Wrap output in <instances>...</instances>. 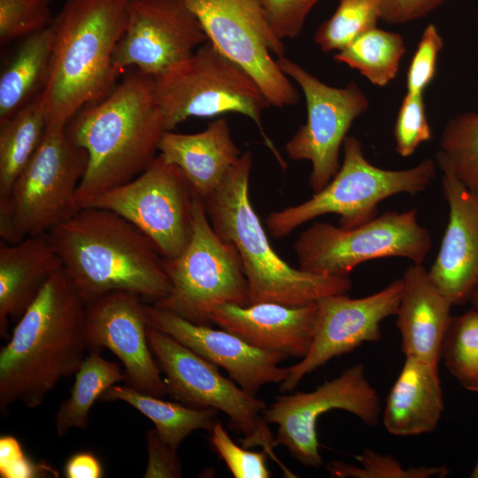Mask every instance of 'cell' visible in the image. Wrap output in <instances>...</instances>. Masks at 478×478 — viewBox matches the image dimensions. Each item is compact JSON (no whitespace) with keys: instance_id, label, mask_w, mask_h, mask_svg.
Returning <instances> with one entry per match:
<instances>
[{"instance_id":"74e56055","label":"cell","mask_w":478,"mask_h":478,"mask_svg":"<svg viewBox=\"0 0 478 478\" xmlns=\"http://www.w3.org/2000/svg\"><path fill=\"white\" fill-rule=\"evenodd\" d=\"M443 40L434 24L424 29L406 73L408 93L423 94L433 81Z\"/></svg>"},{"instance_id":"ac0fdd59","label":"cell","mask_w":478,"mask_h":478,"mask_svg":"<svg viewBox=\"0 0 478 478\" xmlns=\"http://www.w3.org/2000/svg\"><path fill=\"white\" fill-rule=\"evenodd\" d=\"M148 326L145 305L127 291L107 293L86 307L89 351L109 349L123 364L127 386L163 397L169 390L148 341Z\"/></svg>"},{"instance_id":"7a4b0ae2","label":"cell","mask_w":478,"mask_h":478,"mask_svg":"<svg viewBox=\"0 0 478 478\" xmlns=\"http://www.w3.org/2000/svg\"><path fill=\"white\" fill-rule=\"evenodd\" d=\"M154 81L133 68L106 97L82 108L66 126L71 141L88 153L76 195L81 208L138 176L157 157L167 130Z\"/></svg>"},{"instance_id":"3957f363","label":"cell","mask_w":478,"mask_h":478,"mask_svg":"<svg viewBox=\"0 0 478 478\" xmlns=\"http://www.w3.org/2000/svg\"><path fill=\"white\" fill-rule=\"evenodd\" d=\"M86 305L112 291L153 303L172 290L164 258L134 224L105 209L83 207L46 234Z\"/></svg>"},{"instance_id":"836d02e7","label":"cell","mask_w":478,"mask_h":478,"mask_svg":"<svg viewBox=\"0 0 478 478\" xmlns=\"http://www.w3.org/2000/svg\"><path fill=\"white\" fill-rule=\"evenodd\" d=\"M359 466L343 461H331L326 468L336 478H443L449 470L445 466L405 467L389 454H382L365 448L355 456Z\"/></svg>"},{"instance_id":"7c38bea8","label":"cell","mask_w":478,"mask_h":478,"mask_svg":"<svg viewBox=\"0 0 478 478\" xmlns=\"http://www.w3.org/2000/svg\"><path fill=\"white\" fill-rule=\"evenodd\" d=\"M201 23L208 42L243 68L272 106L297 104L299 93L279 67L285 47L258 0H183Z\"/></svg>"},{"instance_id":"f1b7e54d","label":"cell","mask_w":478,"mask_h":478,"mask_svg":"<svg viewBox=\"0 0 478 478\" xmlns=\"http://www.w3.org/2000/svg\"><path fill=\"white\" fill-rule=\"evenodd\" d=\"M74 375L71 395L60 404L56 413L55 428L58 436L72 428H87L96 400L112 385L126 381L119 364L105 359L100 351H89Z\"/></svg>"},{"instance_id":"83f0119b","label":"cell","mask_w":478,"mask_h":478,"mask_svg":"<svg viewBox=\"0 0 478 478\" xmlns=\"http://www.w3.org/2000/svg\"><path fill=\"white\" fill-rule=\"evenodd\" d=\"M46 128L42 94L0 122V198L9 194L36 152Z\"/></svg>"},{"instance_id":"f6af8a7d","label":"cell","mask_w":478,"mask_h":478,"mask_svg":"<svg viewBox=\"0 0 478 478\" xmlns=\"http://www.w3.org/2000/svg\"><path fill=\"white\" fill-rule=\"evenodd\" d=\"M470 477L478 478V461L476 462V464L473 467V469H472V471L470 473Z\"/></svg>"},{"instance_id":"e0dca14e","label":"cell","mask_w":478,"mask_h":478,"mask_svg":"<svg viewBox=\"0 0 478 478\" xmlns=\"http://www.w3.org/2000/svg\"><path fill=\"white\" fill-rule=\"evenodd\" d=\"M401 292L400 278L364 297L337 294L319 299L311 347L301 361L289 367L280 390L290 391L305 375L332 358L347 354L364 343L379 341L381 323L396 314Z\"/></svg>"},{"instance_id":"44dd1931","label":"cell","mask_w":478,"mask_h":478,"mask_svg":"<svg viewBox=\"0 0 478 478\" xmlns=\"http://www.w3.org/2000/svg\"><path fill=\"white\" fill-rule=\"evenodd\" d=\"M316 313V302L299 306L223 304L214 309L211 321L256 348L303 358L312 342Z\"/></svg>"},{"instance_id":"d6986e66","label":"cell","mask_w":478,"mask_h":478,"mask_svg":"<svg viewBox=\"0 0 478 478\" xmlns=\"http://www.w3.org/2000/svg\"><path fill=\"white\" fill-rule=\"evenodd\" d=\"M150 327L164 332L194 352L223 367L243 390L256 396L268 383H281L289 367L279 364L286 355L256 348L235 334L190 322L155 305H145Z\"/></svg>"},{"instance_id":"2e32d148","label":"cell","mask_w":478,"mask_h":478,"mask_svg":"<svg viewBox=\"0 0 478 478\" xmlns=\"http://www.w3.org/2000/svg\"><path fill=\"white\" fill-rule=\"evenodd\" d=\"M208 42L183 0H128L127 22L114 54L120 72L132 67L158 76Z\"/></svg>"},{"instance_id":"ab89813d","label":"cell","mask_w":478,"mask_h":478,"mask_svg":"<svg viewBox=\"0 0 478 478\" xmlns=\"http://www.w3.org/2000/svg\"><path fill=\"white\" fill-rule=\"evenodd\" d=\"M54 474L50 466L35 464L23 451L19 441L12 436L0 437V476L2 478H32Z\"/></svg>"},{"instance_id":"277c9868","label":"cell","mask_w":478,"mask_h":478,"mask_svg":"<svg viewBox=\"0 0 478 478\" xmlns=\"http://www.w3.org/2000/svg\"><path fill=\"white\" fill-rule=\"evenodd\" d=\"M127 11L128 0H66L50 27L52 62L42 92L47 127H65L116 87L120 73L113 54L127 27Z\"/></svg>"},{"instance_id":"e575fe53","label":"cell","mask_w":478,"mask_h":478,"mask_svg":"<svg viewBox=\"0 0 478 478\" xmlns=\"http://www.w3.org/2000/svg\"><path fill=\"white\" fill-rule=\"evenodd\" d=\"M52 1L0 0V45L49 28L54 19Z\"/></svg>"},{"instance_id":"f546056e","label":"cell","mask_w":478,"mask_h":478,"mask_svg":"<svg viewBox=\"0 0 478 478\" xmlns=\"http://www.w3.org/2000/svg\"><path fill=\"white\" fill-rule=\"evenodd\" d=\"M405 53L401 35L374 27L334 55V59L358 71L372 84L384 87L397 74Z\"/></svg>"},{"instance_id":"d590c367","label":"cell","mask_w":478,"mask_h":478,"mask_svg":"<svg viewBox=\"0 0 478 478\" xmlns=\"http://www.w3.org/2000/svg\"><path fill=\"white\" fill-rule=\"evenodd\" d=\"M393 135L396 151L403 158L412 155L421 143L431 139L423 94L406 92L397 115Z\"/></svg>"},{"instance_id":"8d00e7d4","label":"cell","mask_w":478,"mask_h":478,"mask_svg":"<svg viewBox=\"0 0 478 478\" xmlns=\"http://www.w3.org/2000/svg\"><path fill=\"white\" fill-rule=\"evenodd\" d=\"M211 443L235 478H268L270 472L266 466L268 455L266 451H251L236 444L216 421L211 429Z\"/></svg>"},{"instance_id":"d4e9b609","label":"cell","mask_w":478,"mask_h":478,"mask_svg":"<svg viewBox=\"0 0 478 478\" xmlns=\"http://www.w3.org/2000/svg\"><path fill=\"white\" fill-rule=\"evenodd\" d=\"M443 409L439 365L405 357L381 414L386 430L397 436L433 432Z\"/></svg>"},{"instance_id":"5b68a950","label":"cell","mask_w":478,"mask_h":478,"mask_svg":"<svg viewBox=\"0 0 478 478\" xmlns=\"http://www.w3.org/2000/svg\"><path fill=\"white\" fill-rule=\"evenodd\" d=\"M252 154L242 153L204 207L216 233L236 248L248 281L251 304L305 305L351 289L348 276L295 268L273 249L249 197Z\"/></svg>"},{"instance_id":"b9f144b4","label":"cell","mask_w":478,"mask_h":478,"mask_svg":"<svg viewBox=\"0 0 478 478\" xmlns=\"http://www.w3.org/2000/svg\"><path fill=\"white\" fill-rule=\"evenodd\" d=\"M445 0H378L380 19L403 24L425 17Z\"/></svg>"},{"instance_id":"8fae6325","label":"cell","mask_w":478,"mask_h":478,"mask_svg":"<svg viewBox=\"0 0 478 478\" xmlns=\"http://www.w3.org/2000/svg\"><path fill=\"white\" fill-rule=\"evenodd\" d=\"M431 247V235L419 223L415 208L386 211L352 228L314 222L293 244L300 269L337 276H348L358 265L381 258L422 264Z\"/></svg>"},{"instance_id":"4fadbf2b","label":"cell","mask_w":478,"mask_h":478,"mask_svg":"<svg viewBox=\"0 0 478 478\" xmlns=\"http://www.w3.org/2000/svg\"><path fill=\"white\" fill-rule=\"evenodd\" d=\"M196 195L182 171L159 154L138 176L100 194L84 207L120 215L154 243L163 258L169 259L179 256L191 238Z\"/></svg>"},{"instance_id":"484cf974","label":"cell","mask_w":478,"mask_h":478,"mask_svg":"<svg viewBox=\"0 0 478 478\" xmlns=\"http://www.w3.org/2000/svg\"><path fill=\"white\" fill-rule=\"evenodd\" d=\"M51 62L50 27L21 40L0 75V122L42 94L50 79Z\"/></svg>"},{"instance_id":"60d3db41","label":"cell","mask_w":478,"mask_h":478,"mask_svg":"<svg viewBox=\"0 0 478 478\" xmlns=\"http://www.w3.org/2000/svg\"><path fill=\"white\" fill-rule=\"evenodd\" d=\"M148 464L145 478H178L182 476L181 464L177 450L163 442L156 429L146 434Z\"/></svg>"},{"instance_id":"6da1fadb","label":"cell","mask_w":478,"mask_h":478,"mask_svg":"<svg viewBox=\"0 0 478 478\" xmlns=\"http://www.w3.org/2000/svg\"><path fill=\"white\" fill-rule=\"evenodd\" d=\"M87 305L62 268L45 283L0 351V410L41 405L89 350Z\"/></svg>"},{"instance_id":"ffe728a7","label":"cell","mask_w":478,"mask_h":478,"mask_svg":"<svg viewBox=\"0 0 478 478\" xmlns=\"http://www.w3.org/2000/svg\"><path fill=\"white\" fill-rule=\"evenodd\" d=\"M441 171L449 220L428 274L453 305H462L478 282V198L451 172Z\"/></svg>"},{"instance_id":"9c48e42d","label":"cell","mask_w":478,"mask_h":478,"mask_svg":"<svg viewBox=\"0 0 478 478\" xmlns=\"http://www.w3.org/2000/svg\"><path fill=\"white\" fill-rule=\"evenodd\" d=\"M193 218L186 248L173 258H164L171 293L153 305L190 322L210 326L217 306L251 305L249 287L236 248L216 233L197 194Z\"/></svg>"},{"instance_id":"30bf717a","label":"cell","mask_w":478,"mask_h":478,"mask_svg":"<svg viewBox=\"0 0 478 478\" xmlns=\"http://www.w3.org/2000/svg\"><path fill=\"white\" fill-rule=\"evenodd\" d=\"M147 336L171 397L191 407L224 412L229 427L243 435L240 443L244 448L261 447L284 474L294 477L274 454V436L263 415L267 407L264 400L224 377L218 366L169 335L149 325Z\"/></svg>"},{"instance_id":"5bb4252c","label":"cell","mask_w":478,"mask_h":478,"mask_svg":"<svg viewBox=\"0 0 478 478\" xmlns=\"http://www.w3.org/2000/svg\"><path fill=\"white\" fill-rule=\"evenodd\" d=\"M276 62L301 88L307 113L305 123L287 142L285 151L292 160L311 162L309 185L317 192L337 173L347 133L368 109L369 100L355 81L343 88L332 87L285 56Z\"/></svg>"},{"instance_id":"ee69618b","label":"cell","mask_w":478,"mask_h":478,"mask_svg":"<svg viewBox=\"0 0 478 478\" xmlns=\"http://www.w3.org/2000/svg\"><path fill=\"white\" fill-rule=\"evenodd\" d=\"M469 301L472 303L474 307L478 308V282L471 293Z\"/></svg>"},{"instance_id":"ba28073f","label":"cell","mask_w":478,"mask_h":478,"mask_svg":"<svg viewBox=\"0 0 478 478\" xmlns=\"http://www.w3.org/2000/svg\"><path fill=\"white\" fill-rule=\"evenodd\" d=\"M88 166L87 151L66 127H48L36 152L0 198V237L8 243L46 235L81 209L77 189Z\"/></svg>"},{"instance_id":"603a6c76","label":"cell","mask_w":478,"mask_h":478,"mask_svg":"<svg viewBox=\"0 0 478 478\" xmlns=\"http://www.w3.org/2000/svg\"><path fill=\"white\" fill-rule=\"evenodd\" d=\"M63 268L46 235L15 243H0V335L8 338L9 321H18L48 280Z\"/></svg>"},{"instance_id":"7bdbcfd3","label":"cell","mask_w":478,"mask_h":478,"mask_svg":"<svg viewBox=\"0 0 478 478\" xmlns=\"http://www.w3.org/2000/svg\"><path fill=\"white\" fill-rule=\"evenodd\" d=\"M67 478H100L104 476L99 459L91 452H78L71 456L64 468Z\"/></svg>"},{"instance_id":"4dcf8cb0","label":"cell","mask_w":478,"mask_h":478,"mask_svg":"<svg viewBox=\"0 0 478 478\" xmlns=\"http://www.w3.org/2000/svg\"><path fill=\"white\" fill-rule=\"evenodd\" d=\"M436 163L478 198V113L464 112L446 122Z\"/></svg>"},{"instance_id":"d6a6232c","label":"cell","mask_w":478,"mask_h":478,"mask_svg":"<svg viewBox=\"0 0 478 478\" xmlns=\"http://www.w3.org/2000/svg\"><path fill=\"white\" fill-rule=\"evenodd\" d=\"M378 0H339L333 15L315 32L313 40L323 52L339 51L376 27Z\"/></svg>"},{"instance_id":"f35d334b","label":"cell","mask_w":478,"mask_h":478,"mask_svg":"<svg viewBox=\"0 0 478 478\" xmlns=\"http://www.w3.org/2000/svg\"><path fill=\"white\" fill-rule=\"evenodd\" d=\"M321 0H258L276 36L283 41L297 37L312 9Z\"/></svg>"},{"instance_id":"8992f818","label":"cell","mask_w":478,"mask_h":478,"mask_svg":"<svg viewBox=\"0 0 478 478\" xmlns=\"http://www.w3.org/2000/svg\"><path fill=\"white\" fill-rule=\"evenodd\" d=\"M343 158L332 180L313 196L296 205L270 212L266 225L270 235L282 238L301 225L325 214L339 216L344 228L362 225L378 214V204L397 194L415 195L429 187L436 176L432 158L406 169L374 166L365 157L361 142L346 136Z\"/></svg>"},{"instance_id":"9a60e30c","label":"cell","mask_w":478,"mask_h":478,"mask_svg":"<svg viewBox=\"0 0 478 478\" xmlns=\"http://www.w3.org/2000/svg\"><path fill=\"white\" fill-rule=\"evenodd\" d=\"M332 410H343L365 425H378L382 409L378 393L365 374L362 364L345 369L310 392L278 396L263 412L268 423L277 425L274 445H283L305 466L320 468L323 459L317 436L319 418Z\"/></svg>"},{"instance_id":"52a82bcc","label":"cell","mask_w":478,"mask_h":478,"mask_svg":"<svg viewBox=\"0 0 478 478\" xmlns=\"http://www.w3.org/2000/svg\"><path fill=\"white\" fill-rule=\"evenodd\" d=\"M154 80L156 99L167 131L192 117L242 114L256 124L266 147L280 166L286 167L263 129L262 114L271 106L269 101L254 79L211 42Z\"/></svg>"},{"instance_id":"cb8c5ba5","label":"cell","mask_w":478,"mask_h":478,"mask_svg":"<svg viewBox=\"0 0 478 478\" xmlns=\"http://www.w3.org/2000/svg\"><path fill=\"white\" fill-rule=\"evenodd\" d=\"M158 151L182 171L203 200L219 188L242 156L225 118L211 122L204 130L195 134L166 131Z\"/></svg>"},{"instance_id":"4316f807","label":"cell","mask_w":478,"mask_h":478,"mask_svg":"<svg viewBox=\"0 0 478 478\" xmlns=\"http://www.w3.org/2000/svg\"><path fill=\"white\" fill-rule=\"evenodd\" d=\"M101 401H123L150 419L160 439L177 450L194 430L211 431L218 411L195 408L184 404L165 401L161 397L140 392L129 386L112 385L100 397Z\"/></svg>"},{"instance_id":"1f68e13d","label":"cell","mask_w":478,"mask_h":478,"mask_svg":"<svg viewBox=\"0 0 478 478\" xmlns=\"http://www.w3.org/2000/svg\"><path fill=\"white\" fill-rule=\"evenodd\" d=\"M442 358L466 390L478 393V308L452 317L443 341Z\"/></svg>"},{"instance_id":"7402d4cb","label":"cell","mask_w":478,"mask_h":478,"mask_svg":"<svg viewBox=\"0 0 478 478\" xmlns=\"http://www.w3.org/2000/svg\"><path fill=\"white\" fill-rule=\"evenodd\" d=\"M401 281L402 292L395 315L402 351L405 357L439 365L453 305L433 284L422 264L410 265Z\"/></svg>"}]
</instances>
